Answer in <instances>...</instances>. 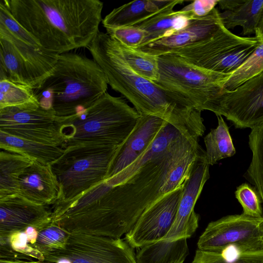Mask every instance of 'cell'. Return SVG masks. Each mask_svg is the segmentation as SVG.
Wrapping results in <instances>:
<instances>
[{"instance_id":"d6a6232c","label":"cell","mask_w":263,"mask_h":263,"mask_svg":"<svg viewBox=\"0 0 263 263\" xmlns=\"http://www.w3.org/2000/svg\"><path fill=\"white\" fill-rule=\"evenodd\" d=\"M106 32L120 44L133 48L139 47L145 37L143 30L134 26L109 30Z\"/></svg>"},{"instance_id":"74e56055","label":"cell","mask_w":263,"mask_h":263,"mask_svg":"<svg viewBox=\"0 0 263 263\" xmlns=\"http://www.w3.org/2000/svg\"><path fill=\"white\" fill-rule=\"evenodd\" d=\"M0 263H45L43 261H33V260H29L27 261L22 260H8V259H1Z\"/></svg>"},{"instance_id":"f1b7e54d","label":"cell","mask_w":263,"mask_h":263,"mask_svg":"<svg viewBox=\"0 0 263 263\" xmlns=\"http://www.w3.org/2000/svg\"><path fill=\"white\" fill-rule=\"evenodd\" d=\"M263 72V41L259 44L248 59L230 74L224 88L232 90L248 80Z\"/></svg>"},{"instance_id":"7402d4cb","label":"cell","mask_w":263,"mask_h":263,"mask_svg":"<svg viewBox=\"0 0 263 263\" xmlns=\"http://www.w3.org/2000/svg\"><path fill=\"white\" fill-rule=\"evenodd\" d=\"M1 150L18 154L33 160L52 165L63 154L59 146L32 141L0 132Z\"/></svg>"},{"instance_id":"2e32d148","label":"cell","mask_w":263,"mask_h":263,"mask_svg":"<svg viewBox=\"0 0 263 263\" xmlns=\"http://www.w3.org/2000/svg\"><path fill=\"white\" fill-rule=\"evenodd\" d=\"M222 26L220 12L215 8L208 15L191 20L187 26L171 35L136 49L158 57L202 42L212 36Z\"/></svg>"},{"instance_id":"cb8c5ba5","label":"cell","mask_w":263,"mask_h":263,"mask_svg":"<svg viewBox=\"0 0 263 263\" xmlns=\"http://www.w3.org/2000/svg\"><path fill=\"white\" fill-rule=\"evenodd\" d=\"M33 160L26 156L1 150L0 153V198L16 194L18 182Z\"/></svg>"},{"instance_id":"277c9868","label":"cell","mask_w":263,"mask_h":263,"mask_svg":"<svg viewBox=\"0 0 263 263\" xmlns=\"http://www.w3.org/2000/svg\"><path fill=\"white\" fill-rule=\"evenodd\" d=\"M141 115L123 96L106 92L80 113L62 119L63 146L98 145L117 148L129 137Z\"/></svg>"},{"instance_id":"3957f363","label":"cell","mask_w":263,"mask_h":263,"mask_svg":"<svg viewBox=\"0 0 263 263\" xmlns=\"http://www.w3.org/2000/svg\"><path fill=\"white\" fill-rule=\"evenodd\" d=\"M108 80L92 58L72 52L59 54L51 73L33 89L39 104L60 118L74 116L107 92Z\"/></svg>"},{"instance_id":"7c38bea8","label":"cell","mask_w":263,"mask_h":263,"mask_svg":"<svg viewBox=\"0 0 263 263\" xmlns=\"http://www.w3.org/2000/svg\"><path fill=\"white\" fill-rule=\"evenodd\" d=\"M184 185L166 193L143 212L125 234V239L133 248L156 242L165 237L175 220Z\"/></svg>"},{"instance_id":"e575fe53","label":"cell","mask_w":263,"mask_h":263,"mask_svg":"<svg viewBox=\"0 0 263 263\" xmlns=\"http://www.w3.org/2000/svg\"><path fill=\"white\" fill-rule=\"evenodd\" d=\"M219 0H196L185 6L183 9L190 11L196 17L209 14L218 4Z\"/></svg>"},{"instance_id":"e0dca14e","label":"cell","mask_w":263,"mask_h":263,"mask_svg":"<svg viewBox=\"0 0 263 263\" xmlns=\"http://www.w3.org/2000/svg\"><path fill=\"white\" fill-rule=\"evenodd\" d=\"M167 123L156 116L141 115L132 133L118 148L107 179L118 174L144 153Z\"/></svg>"},{"instance_id":"8d00e7d4","label":"cell","mask_w":263,"mask_h":263,"mask_svg":"<svg viewBox=\"0 0 263 263\" xmlns=\"http://www.w3.org/2000/svg\"><path fill=\"white\" fill-rule=\"evenodd\" d=\"M255 37L259 42L263 41V12L255 31Z\"/></svg>"},{"instance_id":"f546056e","label":"cell","mask_w":263,"mask_h":263,"mask_svg":"<svg viewBox=\"0 0 263 263\" xmlns=\"http://www.w3.org/2000/svg\"><path fill=\"white\" fill-rule=\"evenodd\" d=\"M36 101L32 88L8 79L0 80V109Z\"/></svg>"},{"instance_id":"ba28073f","label":"cell","mask_w":263,"mask_h":263,"mask_svg":"<svg viewBox=\"0 0 263 263\" xmlns=\"http://www.w3.org/2000/svg\"><path fill=\"white\" fill-rule=\"evenodd\" d=\"M259 44L255 36H238L223 25L210 38L170 53L209 70L231 73L248 59Z\"/></svg>"},{"instance_id":"ffe728a7","label":"cell","mask_w":263,"mask_h":263,"mask_svg":"<svg viewBox=\"0 0 263 263\" xmlns=\"http://www.w3.org/2000/svg\"><path fill=\"white\" fill-rule=\"evenodd\" d=\"M218 5L223 10L220 15L226 28L240 26L243 35L255 34L263 12V0H219Z\"/></svg>"},{"instance_id":"836d02e7","label":"cell","mask_w":263,"mask_h":263,"mask_svg":"<svg viewBox=\"0 0 263 263\" xmlns=\"http://www.w3.org/2000/svg\"><path fill=\"white\" fill-rule=\"evenodd\" d=\"M6 240L9 242L13 249L16 251L44 262L43 254L29 244L25 232L14 233Z\"/></svg>"},{"instance_id":"9c48e42d","label":"cell","mask_w":263,"mask_h":263,"mask_svg":"<svg viewBox=\"0 0 263 263\" xmlns=\"http://www.w3.org/2000/svg\"><path fill=\"white\" fill-rule=\"evenodd\" d=\"M62 118L36 102L0 109V132L63 147Z\"/></svg>"},{"instance_id":"1f68e13d","label":"cell","mask_w":263,"mask_h":263,"mask_svg":"<svg viewBox=\"0 0 263 263\" xmlns=\"http://www.w3.org/2000/svg\"><path fill=\"white\" fill-rule=\"evenodd\" d=\"M235 194L242 207V214L255 217H262V200L255 187L245 183L237 187Z\"/></svg>"},{"instance_id":"7a4b0ae2","label":"cell","mask_w":263,"mask_h":263,"mask_svg":"<svg viewBox=\"0 0 263 263\" xmlns=\"http://www.w3.org/2000/svg\"><path fill=\"white\" fill-rule=\"evenodd\" d=\"M3 1L43 48L59 54L87 48L102 21L99 0Z\"/></svg>"},{"instance_id":"ac0fdd59","label":"cell","mask_w":263,"mask_h":263,"mask_svg":"<svg viewBox=\"0 0 263 263\" xmlns=\"http://www.w3.org/2000/svg\"><path fill=\"white\" fill-rule=\"evenodd\" d=\"M16 194L39 204H54L60 198V189L51 165L33 160L20 178Z\"/></svg>"},{"instance_id":"603a6c76","label":"cell","mask_w":263,"mask_h":263,"mask_svg":"<svg viewBox=\"0 0 263 263\" xmlns=\"http://www.w3.org/2000/svg\"><path fill=\"white\" fill-rule=\"evenodd\" d=\"M189 253L187 239H162L139 248L137 263H183Z\"/></svg>"},{"instance_id":"d4e9b609","label":"cell","mask_w":263,"mask_h":263,"mask_svg":"<svg viewBox=\"0 0 263 263\" xmlns=\"http://www.w3.org/2000/svg\"><path fill=\"white\" fill-rule=\"evenodd\" d=\"M217 117V127L212 129L204 138L205 158L209 165H214L222 159L233 156L236 153L229 127L222 116Z\"/></svg>"},{"instance_id":"9a60e30c","label":"cell","mask_w":263,"mask_h":263,"mask_svg":"<svg viewBox=\"0 0 263 263\" xmlns=\"http://www.w3.org/2000/svg\"><path fill=\"white\" fill-rule=\"evenodd\" d=\"M51 214L48 206L34 203L18 194L0 198L1 240L29 227L39 232L52 221Z\"/></svg>"},{"instance_id":"d590c367","label":"cell","mask_w":263,"mask_h":263,"mask_svg":"<svg viewBox=\"0 0 263 263\" xmlns=\"http://www.w3.org/2000/svg\"><path fill=\"white\" fill-rule=\"evenodd\" d=\"M24 232L27 236L29 244L33 245L35 242L38 235L37 230L33 227H29Z\"/></svg>"},{"instance_id":"5b68a950","label":"cell","mask_w":263,"mask_h":263,"mask_svg":"<svg viewBox=\"0 0 263 263\" xmlns=\"http://www.w3.org/2000/svg\"><path fill=\"white\" fill-rule=\"evenodd\" d=\"M159 77L153 82L160 88L190 103L197 110L221 116L224 84L231 73L209 70L182 58L166 53L157 57Z\"/></svg>"},{"instance_id":"8fae6325","label":"cell","mask_w":263,"mask_h":263,"mask_svg":"<svg viewBox=\"0 0 263 263\" xmlns=\"http://www.w3.org/2000/svg\"><path fill=\"white\" fill-rule=\"evenodd\" d=\"M230 245L246 250L263 249V216L242 213L211 221L197 242L198 249L217 252Z\"/></svg>"},{"instance_id":"4dcf8cb0","label":"cell","mask_w":263,"mask_h":263,"mask_svg":"<svg viewBox=\"0 0 263 263\" xmlns=\"http://www.w3.org/2000/svg\"><path fill=\"white\" fill-rule=\"evenodd\" d=\"M69 235L70 233L51 221L38 232L35 242L33 245H29L44 255L63 249Z\"/></svg>"},{"instance_id":"83f0119b","label":"cell","mask_w":263,"mask_h":263,"mask_svg":"<svg viewBox=\"0 0 263 263\" xmlns=\"http://www.w3.org/2000/svg\"><path fill=\"white\" fill-rule=\"evenodd\" d=\"M249 139L252 158L246 175L263 202V124L251 129Z\"/></svg>"},{"instance_id":"30bf717a","label":"cell","mask_w":263,"mask_h":263,"mask_svg":"<svg viewBox=\"0 0 263 263\" xmlns=\"http://www.w3.org/2000/svg\"><path fill=\"white\" fill-rule=\"evenodd\" d=\"M133 249L120 238L71 233L63 249L43 256L48 263L62 258L71 263H137Z\"/></svg>"},{"instance_id":"d6986e66","label":"cell","mask_w":263,"mask_h":263,"mask_svg":"<svg viewBox=\"0 0 263 263\" xmlns=\"http://www.w3.org/2000/svg\"><path fill=\"white\" fill-rule=\"evenodd\" d=\"M180 0H137L114 9L102 20L106 30L132 26L181 4Z\"/></svg>"},{"instance_id":"484cf974","label":"cell","mask_w":263,"mask_h":263,"mask_svg":"<svg viewBox=\"0 0 263 263\" xmlns=\"http://www.w3.org/2000/svg\"><path fill=\"white\" fill-rule=\"evenodd\" d=\"M191 263H263V249L246 250L234 245L220 252L197 249Z\"/></svg>"},{"instance_id":"4fadbf2b","label":"cell","mask_w":263,"mask_h":263,"mask_svg":"<svg viewBox=\"0 0 263 263\" xmlns=\"http://www.w3.org/2000/svg\"><path fill=\"white\" fill-rule=\"evenodd\" d=\"M221 116L236 128L252 129L263 124V72L233 90H226Z\"/></svg>"},{"instance_id":"5bb4252c","label":"cell","mask_w":263,"mask_h":263,"mask_svg":"<svg viewBox=\"0 0 263 263\" xmlns=\"http://www.w3.org/2000/svg\"><path fill=\"white\" fill-rule=\"evenodd\" d=\"M209 177V165L205 154L197 160L193 167L184 185L174 223L163 239L172 241L187 239L195 232L199 215L194 211L195 205Z\"/></svg>"},{"instance_id":"6da1fadb","label":"cell","mask_w":263,"mask_h":263,"mask_svg":"<svg viewBox=\"0 0 263 263\" xmlns=\"http://www.w3.org/2000/svg\"><path fill=\"white\" fill-rule=\"evenodd\" d=\"M87 48L108 85L140 115L163 119L189 139L198 140L204 134L201 111L136 73L122 58L116 40L107 32L99 31Z\"/></svg>"},{"instance_id":"f35d334b","label":"cell","mask_w":263,"mask_h":263,"mask_svg":"<svg viewBox=\"0 0 263 263\" xmlns=\"http://www.w3.org/2000/svg\"><path fill=\"white\" fill-rule=\"evenodd\" d=\"M57 263H71V261L65 258H62L58 261Z\"/></svg>"},{"instance_id":"8992f818","label":"cell","mask_w":263,"mask_h":263,"mask_svg":"<svg viewBox=\"0 0 263 263\" xmlns=\"http://www.w3.org/2000/svg\"><path fill=\"white\" fill-rule=\"evenodd\" d=\"M119 147L81 145L64 148L63 155L51 165L60 184L58 201L72 200L107 179Z\"/></svg>"},{"instance_id":"4316f807","label":"cell","mask_w":263,"mask_h":263,"mask_svg":"<svg viewBox=\"0 0 263 263\" xmlns=\"http://www.w3.org/2000/svg\"><path fill=\"white\" fill-rule=\"evenodd\" d=\"M116 41L122 58L136 73L152 82L158 80L159 65L157 57L136 48L127 47L117 40Z\"/></svg>"},{"instance_id":"52a82bcc","label":"cell","mask_w":263,"mask_h":263,"mask_svg":"<svg viewBox=\"0 0 263 263\" xmlns=\"http://www.w3.org/2000/svg\"><path fill=\"white\" fill-rule=\"evenodd\" d=\"M59 55L20 39L0 26V80L34 89L51 73Z\"/></svg>"},{"instance_id":"44dd1931","label":"cell","mask_w":263,"mask_h":263,"mask_svg":"<svg viewBox=\"0 0 263 263\" xmlns=\"http://www.w3.org/2000/svg\"><path fill=\"white\" fill-rule=\"evenodd\" d=\"M195 17H197L191 11L183 8L178 11L169 9L134 25L145 33L144 39L139 47L171 35L185 28Z\"/></svg>"}]
</instances>
